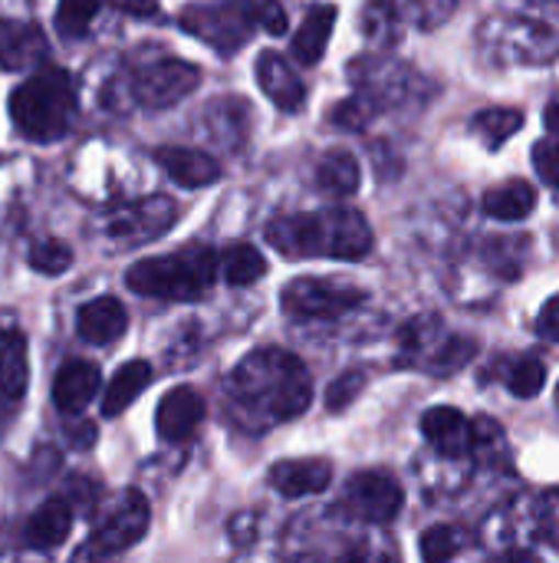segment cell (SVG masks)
<instances>
[{
    "mask_svg": "<svg viewBox=\"0 0 559 563\" xmlns=\"http://www.w3.org/2000/svg\"><path fill=\"white\" fill-rule=\"evenodd\" d=\"M227 402L237 426L250 432L273 429L303 416L313 402L310 369L297 353L260 346L247 353L227 376Z\"/></svg>",
    "mask_w": 559,
    "mask_h": 563,
    "instance_id": "cell-1",
    "label": "cell"
},
{
    "mask_svg": "<svg viewBox=\"0 0 559 563\" xmlns=\"http://www.w3.org/2000/svg\"><path fill=\"white\" fill-rule=\"evenodd\" d=\"M267 241L283 257L306 261V257H333V261H362L376 238L362 211L356 208H323L303 214H283L267 224Z\"/></svg>",
    "mask_w": 559,
    "mask_h": 563,
    "instance_id": "cell-2",
    "label": "cell"
},
{
    "mask_svg": "<svg viewBox=\"0 0 559 563\" xmlns=\"http://www.w3.org/2000/svg\"><path fill=\"white\" fill-rule=\"evenodd\" d=\"M76 106L79 99L72 76L59 66L36 69L26 82H20L10 92V119L16 132L40 145H49L72 129Z\"/></svg>",
    "mask_w": 559,
    "mask_h": 563,
    "instance_id": "cell-3",
    "label": "cell"
},
{
    "mask_svg": "<svg viewBox=\"0 0 559 563\" xmlns=\"http://www.w3.org/2000/svg\"><path fill=\"white\" fill-rule=\"evenodd\" d=\"M217 277V254L208 244H188L175 254L135 261L125 274L132 294L165 303L201 300Z\"/></svg>",
    "mask_w": 559,
    "mask_h": 563,
    "instance_id": "cell-4",
    "label": "cell"
},
{
    "mask_svg": "<svg viewBox=\"0 0 559 563\" xmlns=\"http://www.w3.org/2000/svg\"><path fill=\"white\" fill-rule=\"evenodd\" d=\"M148 521H152L148 498L135 488H125L122 495L109 501V508H102V515L92 525L89 541L76 551V561H99V558L125 554L145 538Z\"/></svg>",
    "mask_w": 559,
    "mask_h": 563,
    "instance_id": "cell-5",
    "label": "cell"
},
{
    "mask_svg": "<svg viewBox=\"0 0 559 563\" xmlns=\"http://www.w3.org/2000/svg\"><path fill=\"white\" fill-rule=\"evenodd\" d=\"M178 23L198 36L201 43H208L211 49H217L221 56H234L254 33V16L247 0H204V3H191L181 10Z\"/></svg>",
    "mask_w": 559,
    "mask_h": 563,
    "instance_id": "cell-6",
    "label": "cell"
},
{
    "mask_svg": "<svg viewBox=\"0 0 559 563\" xmlns=\"http://www.w3.org/2000/svg\"><path fill=\"white\" fill-rule=\"evenodd\" d=\"M201 82V69L178 56H161L142 63L128 76V99L142 109H171L188 99Z\"/></svg>",
    "mask_w": 559,
    "mask_h": 563,
    "instance_id": "cell-7",
    "label": "cell"
},
{
    "mask_svg": "<svg viewBox=\"0 0 559 563\" xmlns=\"http://www.w3.org/2000/svg\"><path fill=\"white\" fill-rule=\"evenodd\" d=\"M349 79L356 86V92H362L366 99L376 102V109H395V106H409L415 96H422L425 79L409 69L399 59L389 56H359L349 66Z\"/></svg>",
    "mask_w": 559,
    "mask_h": 563,
    "instance_id": "cell-8",
    "label": "cell"
},
{
    "mask_svg": "<svg viewBox=\"0 0 559 563\" xmlns=\"http://www.w3.org/2000/svg\"><path fill=\"white\" fill-rule=\"evenodd\" d=\"M366 290L339 280H320V277H297L280 290L283 313L297 320H336L356 307H362Z\"/></svg>",
    "mask_w": 559,
    "mask_h": 563,
    "instance_id": "cell-9",
    "label": "cell"
},
{
    "mask_svg": "<svg viewBox=\"0 0 559 563\" xmlns=\"http://www.w3.org/2000/svg\"><path fill=\"white\" fill-rule=\"evenodd\" d=\"M175 221H178V205L165 195H148V198H138L132 205L109 211L102 218V234L112 244L132 247V244H148L161 238L165 231H171Z\"/></svg>",
    "mask_w": 559,
    "mask_h": 563,
    "instance_id": "cell-10",
    "label": "cell"
},
{
    "mask_svg": "<svg viewBox=\"0 0 559 563\" xmlns=\"http://www.w3.org/2000/svg\"><path fill=\"white\" fill-rule=\"evenodd\" d=\"M402 505L405 492L389 472H359L346 482L336 511L362 525H392Z\"/></svg>",
    "mask_w": 559,
    "mask_h": 563,
    "instance_id": "cell-11",
    "label": "cell"
},
{
    "mask_svg": "<svg viewBox=\"0 0 559 563\" xmlns=\"http://www.w3.org/2000/svg\"><path fill=\"white\" fill-rule=\"evenodd\" d=\"M481 36L484 43H494L501 56L524 66L550 63L559 56V30L540 20H494L481 30Z\"/></svg>",
    "mask_w": 559,
    "mask_h": 563,
    "instance_id": "cell-12",
    "label": "cell"
},
{
    "mask_svg": "<svg viewBox=\"0 0 559 563\" xmlns=\"http://www.w3.org/2000/svg\"><path fill=\"white\" fill-rule=\"evenodd\" d=\"M49 56L46 33L30 20H0V69L26 73L40 69Z\"/></svg>",
    "mask_w": 559,
    "mask_h": 563,
    "instance_id": "cell-13",
    "label": "cell"
},
{
    "mask_svg": "<svg viewBox=\"0 0 559 563\" xmlns=\"http://www.w3.org/2000/svg\"><path fill=\"white\" fill-rule=\"evenodd\" d=\"M254 76H257V86L260 92L280 109V112H300L303 102H306V86L300 79V73L290 66L287 56L267 49L257 56L254 63Z\"/></svg>",
    "mask_w": 559,
    "mask_h": 563,
    "instance_id": "cell-14",
    "label": "cell"
},
{
    "mask_svg": "<svg viewBox=\"0 0 559 563\" xmlns=\"http://www.w3.org/2000/svg\"><path fill=\"white\" fill-rule=\"evenodd\" d=\"M204 416H208V406H204L201 393L191 386H175L158 402L155 429L165 442H185L204 422Z\"/></svg>",
    "mask_w": 559,
    "mask_h": 563,
    "instance_id": "cell-15",
    "label": "cell"
},
{
    "mask_svg": "<svg viewBox=\"0 0 559 563\" xmlns=\"http://www.w3.org/2000/svg\"><path fill=\"white\" fill-rule=\"evenodd\" d=\"M422 435L445 459H468L474 452L471 419L451 406H435L422 416Z\"/></svg>",
    "mask_w": 559,
    "mask_h": 563,
    "instance_id": "cell-16",
    "label": "cell"
},
{
    "mask_svg": "<svg viewBox=\"0 0 559 563\" xmlns=\"http://www.w3.org/2000/svg\"><path fill=\"white\" fill-rule=\"evenodd\" d=\"M99 383H102V373L96 363L69 360L59 366V373L53 379V406L63 416H79L92 402V396L99 393Z\"/></svg>",
    "mask_w": 559,
    "mask_h": 563,
    "instance_id": "cell-17",
    "label": "cell"
},
{
    "mask_svg": "<svg viewBox=\"0 0 559 563\" xmlns=\"http://www.w3.org/2000/svg\"><path fill=\"white\" fill-rule=\"evenodd\" d=\"M333 482V465L326 459H283L270 468V485L283 498H310L326 492Z\"/></svg>",
    "mask_w": 559,
    "mask_h": 563,
    "instance_id": "cell-18",
    "label": "cell"
},
{
    "mask_svg": "<svg viewBox=\"0 0 559 563\" xmlns=\"http://www.w3.org/2000/svg\"><path fill=\"white\" fill-rule=\"evenodd\" d=\"M125 330H128V310L122 307V300H115L109 294L96 297L76 310V333H79V340H86L92 346L115 343Z\"/></svg>",
    "mask_w": 559,
    "mask_h": 563,
    "instance_id": "cell-19",
    "label": "cell"
},
{
    "mask_svg": "<svg viewBox=\"0 0 559 563\" xmlns=\"http://www.w3.org/2000/svg\"><path fill=\"white\" fill-rule=\"evenodd\" d=\"M76 511L66 498H49L43 501L23 525V544L33 551H56L59 544H66L69 531H72Z\"/></svg>",
    "mask_w": 559,
    "mask_h": 563,
    "instance_id": "cell-20",
    "label": "cell"
},
{
    "mask_svg": "<svg viewBox=\"0 0 559 563\" xmlns=\"http://www.w3.org/2000/svg\"><path fill=\"white\" fill-rule=\"evenodd\" d=\"M155 162L165 168V175L181 185V188H204L221 178V165L201 152V148H185V145H161L155 152Z\"/></svg>",
    "mask_w": 559,
    "mask_h": 563,
    "instance_id": "cell-21",
    "label": "cell"
},
{
    "mask_svg": "<svg viewBox=\"0 0 559 563\" xmlns=\"http://www.w3.org/2000/svg\"><path fill=\"white\" fill-rule=\"evenodd\" d=\"M336 7L333 3H316L306 10L303 23L297 26V33L290 36V53L297 63L303 66H316L323 56H326V46H329V36H333V26H336Z\"/></svg>",
    "mask_w": 559,
    "mask_h": 563,
    "instance_id": "cell-22",
    "label": "cell"
},
{
    "mask_svg": "<svg viewBox=\"0 0 559 563\" xmlns=\"http://www.w3.org/2000/svg\"><path fill=\"white\" fill-rule=\"evenodd\" d=\"M152 376H155V369H152V363H145V360H132V363L119 366L115 376L109 379L105 396H102V416H105V419L122 416V412L152 386Z\"/></svg>",
    "mask_w": 559,
    "mask_h": 563,
    "instance_id": "cell-23",
    "label": "cell"
},
{
    "mask_svg": "<svg viewBox=\"0 0 559 563\" xmlns=\"http://www.w3.org/2000/svg\"><path fill=\"white\" fill-rule=\"evenodd\" d=\"M30 386V356H26V336L20 330L0 333V396L16 402L23 399Z\"/></svg>",
    "mask_w": 559,
    "mask_h": 563,
    "instance_id": "cell-24",
    "label": "cell"
},
{
    "mask_svg": "<svg viewBox=\"0 0 559 563\" xmlns=\"http://www.w3.org/2000/svg\"><path fill=\"white\" fill-rule=\"evenodd\" d=\"M316 185H320L326 195H333V198H349V195H356L359 185H362V168H359L356 155L346 152V148H329V152L320 158V165H316Z\"/></svg>",
    "mask_w": 559,
    "mask_h": 563,
    "instance_id": "cell-25",
    "label": "cell"
},
{
    "mask_svg": "<svg viewBox=\"0 0 559 563\" xmlns=\"http://www.w3.org/2000/svg\"><path fill=\"white\" fill-rule=\"evenodd\" d=\"M537 208V188L524 178H511L484 195V211L494 221H524Z\"/></svg>",
    "mask_w": 559,
    "mask_h": 563,
    "instance_id": "cell-26",
    "label": "cell"
},
{
    "mask_svg": "<svg viewBox=\"0 0 559 563\" xmlns=\"http://www.w3.org/2000/svg\"><path fill=\"white\" fill-rule=\"evenodd\" d=\"M204 122L211 125V135L217 142H224L227 148H237L247 139L250 106L244 99H217L204 109Z\"/></svg>",
    "mask_w": 559,
    "mask_h": 563,
    "instance_id": "cell-27",
    "label": "cell"
},
{
    "mask_svg": "<svg viewBox=\"0 0 559 563\" xmlns=\"http://www.w3.org/2000/svg\"><path fill=\"white\" fill-rule=\"evenodd\" d=\"M217 267H221V277L231 287H250L267 274V257L254 244L237 241V244L224 247V254L217 257Z\"/></svg>",
    "mask_w": 559,
    "mask_h": 563,
    "instance_id": "cell-28",
    "label": "cell"
},
{
    "mask_svg": "<svg viewBox=\"0 0 559 563\" xmlns=\"http://www.w3.org/2000/svg\"><path fill=\"white\" fill-rule=\"evenodd\" d=\"M389 3L399 23H409L415 30H438L458 10V0H389Z\"/></svg>",
    "mask_w": 559,
    "mask_h": 563,
    "instance_id": "cell-29",
    "label": "cell"
},
{
    "mask_svg": "<svg viewBox=\"0 0 559 563\" xmlns=\"http://www.w3.org/2000/svg\"><path fill=\"white\" fill-rule=\"evenodd\" d=\"M521 129H524V112L521 109H481L471 119V132L481 135L488 148H501Z\"/></svg>",
    "mask_w": 559,
    "mask_h": 563,
    "instance_id": "cell-30",
    "label": "cell"
},
{
    "mask_svg": "<svg viewBox=\"0 0 559 563\" xmlns=\"http://www.w3.org/2000/svg\"><path fill=\"white\" fill-rule=\"evenodd\" d=\"M478 353V340L471 336H445L441 343H435L428 350L425 369L435 376H455L458 369H465Z\"/></svg>",
    "mask_w": 559,
    "mask_h": 563,
    "instance_id": "cell-31",
    "label": "cell"
},
{
    "mask_svg": "<svg viewBox=\"0 0 559 563\" xmlns=\"http://www.w3.org/2000/svg\"><path fill=\"white\" fill-rule=\"evenodd\" d=\"M99 10H102V0H59L56 3V16H53L56 33L66 36V40L86 36L89 26L96 23Z\"/></svg>",
    "mask_w": 559,
    "mask_h": 563,
    "instance_id": "cell-32",
    "label": "cell"
},
{
    "mask_svg": "<svg viewBox=\"0 0 559 563\" xmlns=\"http://www.w3.org/2000/svg\"><path fill=\"white\" fill-rule=\"evenodd\" d=\"M26 264L43 277H59V274H66L72 267V251L56 238H43V241L30 244Z\"/></svg>",
    "mask_w": 559,
    "mask_h": 563,
    "instance_id": "cell-33",
    "label": "cell"
},
{
    "mask_svg": "<svg viewBox=\"0 0 559 563\" xmlns=\"http://www.w3.org/2000/svg\"><path fill=\"white\" fill-rule=\"evenodd\" d=\"M544 383H547V363L537 360V356H521L517 363H511V373H507V389L511 396L517 399H534L544 393Z\"/></svg>",
    "mask_w": 559,
    "mask_h": 563,
    "instance_id": "cell-34",
    "label": "cell"
},
{
    "mask_svg": "<svg viewBox=\"0 0 559 563\" xmlns=\"http://www.w3.org/2000/svg\"><path fill=\"white\" fill-rule=\"evenodd\" d=\"M527 238H491L484 247L491 267L501 274V277H521V267H524V254H527Z\"/></svg>",
    "mask_w": 559,
    "mask_h": 563,
    "instance_id": "cell-35",
    "label": "cell"
},
{
    "mask_svg": "<svg viewBox=\"0 0 559 563\" xmlns=\"http://www.w3.org/2000/svg\"><path fill=\"white\" fill-rule=\"evenodd\" d=\"M376 115H379L376 102L366 99L362 92H356V96H349V99H343V102H336L329 109V125L346 129V132H362Z\"/></svg>",
    "mask_w": 559,
    "mask_h": 563,
    "instance_id": "cell-36",
    "label": "cell"
},
{
    "mask_svg": "<svg viewBox=\"0 0 559 563\" xmlns=\"http://www.w3.org/2000/svg\"><path fill=\"white\" fill-rule=\"evenodd\" d=\"M465 548V534L455 525H435L422 534V558L428 563L451 561L455 554H461Z\"/></svg>",
    "mask_w": 559,
    "mask_h": 563,
    "instance_id": "cell-37",
    "label": "cell"
},
{
    "mask_svg": "<svg viewBox=\"0 0 559 563\" xmlns=\"http://www.w3.org/2000/svg\"><path fill=\"white\" fill-rule=\"evenodd\" d=\"M366 386H369V373H366V369H349V373L336 376V379L329 383V389H326V409H329L333 416L346 412V409L366 393Z\"/></svg>",
    "mask_w": 559,
    "mask_h": 563,
    "instance_id": "cell-38",
    "label": "cell"
},
{
    "mask_svg": "<svg viewBox=\"0 0 559 563\" xmlns=\"http://www.w3.org/2000/svg\"><path fill=\"white\" fill-rule=\"evenodd\" d=\"M362 23H366V33L376 36V40L385 43V46L395 43V40H399V30H402V23H399V16H395V10H392L389 0H372V3L366 7Z\"/></svg>",
    "mask_w": 559,
    "mask_h": 563,
    "instance_id": "cell-39",
    "label": "cell"
},
{
    "mask_svg": "<svg viewBox=\"0 0 559 563\" xmlns=\"http://www.w3.org/2000/svg\"><path fill=\"white\" fill-rule=\"evenodd\" d=\"M250 7V16H254V26L267 30L270 36H283L290 30V20H287V10L280 0H247Z\"/></svg>",
    "mask_w": 559,
    "mask_h": 563,
    "instance_id": "cell-40",
    "label": "cell"
},
{
    "mask_svg": "<svg viewBox=\"0 0 559 563\" xmlns=\"http://www.w3.org/2000/svg\"><path fill=\"white\" fill-rule=\"evenodd\" d=\"M534 168L559 195V139L557 142H537L534 145Z\"/></svg>",
    "mask_w": 559,
    "mask_h": 563,
    "instance_id": "cell-41",
    "label": "cell"
},
{
    "mask_svg": "<svg viewBox=\"0 0 559 563\" xmlns=\"http://www.w3.org/2000/svg\"><path fill=\"white\" fill-rule=\"evenodd\" d=\"M99 485L92 482V478H72L69 482V495H66V501L72 505V511H96V505H99Z\"/></svg>",
    "mask_w": 559,
    "mask_h": 563,
    "instance_id": "cell-42",
    "label": "cell"
},
{
    "mask_svg": "<svg viewBox=\"0 0 559 563\" xmlns=\"http://www.w3.org/2000/svg\"><path fill=\"white\" fill-rule=\"evenodd\" d=\"M537 333L550 343H559V294L544 303V310L537 317Z\"/></svg>",
    "mask_w": 559,
    "mask_h": 563,
    "instance_id": "cell-43",
    "label": "cell"
},
{
    "mask_svg": "<svg viewBox=\"0 0 559 563\" xmlns=\"http://www.w3.org/2000/svg\"><path fill=\"white\" fill-rule=\"evenodd\" d=\"M254 531H257V515H250V511H244L231 521V541L234 544H250Z\"/></svg>",
    "mask_w": 559,
    "mask_h": 563,
    "instance_id": "cell-44",
    "label": "cell"
},
{
    "mask_svg": "<svg viewBox=\"0 0 559 563\" xmlns=\"http://www.w3.org/2000/svg\"><path fill=\"white\" fill-rule=\"evenodd\" d=\"M109 3L119 7V10L128 13V16H138V20L158 16V0H109Z\"/></svg>",
    "mask_w": 559,
    "mask_h": 563,
    "instance_id": "cell-45",
    "label": "cell"
},
{
    "mask_svg": "<svg viewBox=\"0 0 559 563\" xmlns=\"http://www.w3.org/2000/svg\"><path fill=\"white\" fill-rule=\"evenodd\" d=\"M544 122H547V132L559 139V99H554L550 106H547V112H544Z\"/></svg>",
    "mask_w": 559,
    "mask_h": 563,
    "instance_id": "cell-46",
    "label": "cell"
},
{
    "mask_svg": "<svg viewBox=\"0 0 559 563\" xmlns=\"http://www.w3.org/2000/svg\"><path fill=\"white\" fill-rule=\"evenodd\" d=\"M557 406H559V389H557Z\"/></svg>",
    "mask_w": 559,
    "mask_h": 563,
    "instance_id": "cell-47",
    "label": "cell"
}]
</instances>
